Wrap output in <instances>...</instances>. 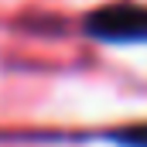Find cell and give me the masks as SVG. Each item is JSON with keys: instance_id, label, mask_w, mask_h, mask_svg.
Listing matches in <instances>:
<instances>
[{"instance_id": "6da1fadb", "label": "cell", "mask_w": 147, "mask_h": 147, "mask_svg": "<svg viewBox=\"0 0 147 147\" xmlns=\"http://www.w3.org/2000/svg\"><path fill=\"white\" fill-rule=\"evenodd\" d=\"M89 31L106 41H147V7H103L89 17Z\"/></svg>"}, {"instance_id": "7a4b0ae2", "label": "cell", "mask_w": 147, "mask_h": 147, "mask_svg": "<svg viewBox=\"0 0 147 147\" xmlns=\"http://www.w3.org/2000/svg\"><path fill=\"white\" fill-rule=\"evenodd\" d=\"M123 140L134 147H147V127H137V130H127L123 134Z\"/></svg>"}]
</instances>
